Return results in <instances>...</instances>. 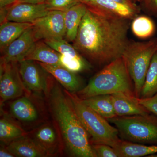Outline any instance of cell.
Here are the masks:
<instances>
[{
  "mask_svg": "<svg viewBox=\"0 0 157 157\" xmlns=\"http://www.w3.org/2000/svg\"><path fill=\"white\" fill-rule=\"evenodd\" d=\"M119 157H148L157 154V145H147L121 140L113 147Z\"/></svg>",
  "mask_w": 157,
  "mask_h": 157,
  "instance_id": "ffe728a7",
  "label": "cell"
},
{
  "mask_svg": "<svg viewBox=\"0 0 157 157\" xmlns=\"http://www.w3.org/2000/svg\"><path fill=\"white\" fill-rule=\"evenodd\" d=\"M111 95L117 116L143 115L151 113L140 104L134 94L120 92Z\"/></svg>",
  "mask_w": 157,
  "mask_h": 157,
  "instance_id": "5bb4252c",
  "label": "cell"
},
{
  "mask_svg": "<svg viewBox=\"0 0 157 157\" xmlns=\"http://www.w3.org/2000/svg\"><path fill=\"white\" fill-rule=\"evenodd\" d=\"M33 24L7 21L0 26V49L3 53L8 46Z\"/></svg>",
  "mask_w": 157,
  "mask_h": 157,
  "instance_id": "44dd1931",
  "label": "cell"
},
{
  "mask_svg": "<svg viewBox=\"0 0 157 157\" xmlns=\"http://www.w3.org/2000/svg\"><path fill=\"white\" fill-rule=\"evenodd\" d=\"M138 101L149 111L157 115V94L149 98H138Z\"/></svg>",
  "mask_w": 157,
  "mask_h": 157,
  "instance_id": "f546056e",
  "label": "cell"
},
{
  "mask_svg": "<svg viewBox=\"0 0 157 157\" xmlns=\"http://www.w3.org/2000/svg\"><path fill=\"white\" fill-rule=\"evenodd\" d=\"M157 50V39L147 42H130L123 54L133 84L134 93L140 98L151 59Z\"/></svg>",
  "mask_w": 157,
  "mask_h": 157,
  "instance_id": "8992f818",
  "label": "cell"
},
{
  "mask_svg": "<svg viewBox=\"0 0 157 157\" xmlns=\"http://www.w3.org/2000/svg\"><path fill=\"white\" fill-rule=\"evenodd\" d=\"M17 2V0H0V8L9 7Z\"/></svg>",
  "mask_w": 157,
  "mask_h": 157,
  "instance_id": "d6a6232c",
  "label": "cell"
},
{
  "mask_svg": "<svg viewBox=\"0 0 157 157\" xmlns=\"http://www.w3.org/2000/svg\"><path fill=\"white\" fill-rule=\"evenodd\" d=\"M137 2H142L143 0H137Z\"/></svg>",
  "mask_w": 157,
  "mask_h": 157,
  "instance_id": "8d00e7d4",
  "label": "cell"
},
{
  "mask_svg": "<svg viewBox=\"0 0 157 157\" xmlns=\"http://www.w3.org/2000/svg\"><path fill=\"white\" fill-rule=\"evenodd\" d=\"M10 112L15 118L24 122H33L39 117V111L27 97H21L11 102Z\"/></svg>",
  "mask_w": 157,
  "mask_h": 157,
  "instance_id": "d6986e66",
  "label": "cell"
},
{
  "mask_svg": "<svg viewBox=\"0 0 157 157\" xmlns=\"http://www.w3.org/2000/svg\"><path fill=\"white\" fill-rule=\"evenodd\" d=\"M88 9L101 14L132 20L140 12L139 6H132L113 0H80Z\"/></svg>",
  "mask_w": 157,
  "mask_h": 157,
  "instance_id": "8fae6325",
  "label": "cell"
},
{
  "mask_svg": "<svg viewBox=\"0 0 157 157\" xmlns=\"http://www.w3.org/2000/svg\"><path fill=\"white\" fill-rule=\"evenodd\" d=\"M36 42L32 26L11 42L2 53L1 62L19 63L23 60L26 55Z\"/></svg>",
  "mask_w": 157,
  "mask_h": 157,
  "instance_id": "4fadbf2b",
  "label": "cell"
},
{
  "mask_svg": "<svg viewBox=\"0 0 157 157\" xmlns=\"http://www.w3.org/2000/svg\"><path fill=\"white\" fill-rule=\"evenodd\" d=\"M157 94V50L151 59L139 98L144 99L151 98Z\"/></svg>",
  "mask_w": 157,
  "mask_h": 157,
  "instance_id": "d4e9b609",
  "label": "cell"
},
{
  "mask_svg": "<svg viewBox=\"0 0 157 157\" xmlns=\"http://www.w3.org/2000/svg\"><path fill=\"white\" fill-rule=\"evenodd\" d=\"M20 75L27 90L45 93L50 76L38 62L24 60L19 62Z\"/></svg>",
  "mask_w": 157,
  "mask_h": 157,
  "instance_id": "30bf717a",
  "label": "cell"
},
{
  "mask_svg": "<svg viewBox=\"0 0 157 157\" xmlns=\"http://www.w3.org/2000/svg\"><path fill=\"white\" fill-rule=\"evenodd\" d=\"M92 146L97 157H119L112 147L104 144H92Z\"/></svg>",
  "mask_w": 157,
  "mask_h": 157,
  "instance_id": "f1b7e54d",
  "label": "cell"
},
{
  "mask_svg": "<svg viewBox=\"0 0 157 157\" xmlns=\"http://www.w3.org/2000/svg\"><path fill=\"white\" fill-rule=\"evenodd\" d=\"M117 2L128 5L132 7H137L138 6L136 4L137 0H113Z\"/></svg>",
  "mask_w": 157,
  "mask_h": 157,
  "instance_id": "836d02e7",
  "label": "cell"
},
{
  "mask_svg": "<svg viewBox=\"0 0 157 157\" xmlns=\"http://www.w3.org/2000/svg\"><path fill=\"white\" fill-rule=\"evenodd\" d=\"M52 78L49 77L45 94L65 145L74 156L97 157L71 98Z\"/></svg>",
  "mask_w": 157,
  "mask_h": 157,
  "instance_id": "7a4b0ae2",
  "label": "cell"
},
{
  "mask_svg": "<svg viewBox=\"0 0 157 157\" xmlns=\"http://www.w3.org/2000/svg\"><path fill=\"white\" fill-rule=\"evenodd\" d=\"M6 148L15 157H48L45 151L28 135L10 142Z\"/></svg>",
  "mask_w": 157,
  "mask_h": 157,
  "instance_id": "e0dca14e",
  "label": "cell"
},
{
  "mask_svg": "<svg viewBox=\"0 0 157 157\" xmlns=\"http://www.w3.org/2000/svg\"><path fill=\"white\" fill-rule=\"evenodd\" d=\"M38 63L68 91L76 93L82 88V81L76 73L71 72L61 66H52Z\"/></svg>",
  "mask_w": 157,
  "mask_h": 157,
  "instance_id": "9a60e30c",
  "label": "cell"
},
{
  "mask_svg": "<svg viewBox=\"0 0 157 157\" xmlns=\"http://www.w3.org/2000/svg\"><path fill=\"white\" fill-rule=\"evenodd\" d=\"M80 2V0H47L45 4L49 11L56 10L65 12Z\"/></svg>",
  "mask_w": 157,
  "mask_h": 157,
  "instance_id": "83f0119b",
  "label": "cell"
},
{
  "mask_svg": "<svg viewBox=\"0 0 157 157\" xmlns=\"http://www.w3.org/2000/svg\"><path fill=\"white\" fill-rule=\"evenodd\" d=\"M45 3H16L8 8L7 21L33 24L49 12Z\"/></svg>",
  "mask_w": 157,
  "mask_h": 157,
  "instance_id": "7c38bea8",
  "label": "cell"
},
{
  "mask_svg": "<svg viewBox=\"0 0 157 157\" xmlns=\"http://www.w3.org/2000/svg\"><path fill=\"white\" fill-rule=\"evenodd\" d=\"M28 135L45 151L48 157L57 155L61 152L63 138L55 121L44 124Z\"/></svg>",
  "mask_w": 157,
  "mask_h": 157,
  "instance_id": "9c48e42d",
  "label": "cell"
},
{
  "mask_svg": "<svg viewBox=\"0 0 157 157\" xmlns=\"http://www.w3.org/2000/svg\"><path fill=\"white\" fill-rule=\"evenodd\" d=\"M44 41L51 47L63 55L73 57L82 56L73 45L69 43L65 39Z\"/></svg>",
  "mask_w": 157,
  "mask_h": 157,
  "instance_id": "4316f807",
  "label": "cell"
},
{
  "mask_svg": "<svg viewBox=\"0 0 157 157\" xmlns=\"http://www.w3.org/2000/svg\"><path fill=\"white\" fill-rule=\"evenodd\" d=\"M32 28L36 41L65 39L64 12L51 10L45 16L34 21Z\"/></svg>",
  "mask_w": 157,
  "mask_h": 157,
  "instance_id": "52a82bcc",
  "label": "cell"
},
{
  "mask_svg": "<svg viewBox=\"0 0 157 157\" xmlns=\"http://www.w3.org/2000/svg\"><path fill=\"white\" fill-rule=\"evenodd\" d=\"M132 33L137 38L147 39L154 35L156 27L154 22L146 15H138L132 19L131 24Z\"/></svg>",
  "mask_w": 157,
  "mask_h": 157,
  "instance_id": "cb8c5ba5",
  "label": "cell"
},
{
  "mask_svg": "<svg viewBox=\"0 0 157 157\" xmlns=\"http://www.w3.org/2000/svg\"><path fill=\"white\" fill-rule=\"evenodd\" d=\"M117 129L121 140L133 143L157 145V115L115 117L107 120Z\"/></svg>",
  "mask_w": 157,
  "mask_h": 157,
  "instance_id": "277c9868",
  "label": "cell"
},
{
  "mask_svg": "<svg viewBox=\"0 0 157 157\" xmlns=\"http://www.w3.org/2000/svg\"><path fill=\"white\" fill-rule=\"evenodd\" d=\"M87 10V6L80 2L65 11V39L68 42H73L76 39L80 23Z\"/></svg>",
  "mask_w": 157,
  "mask_h": 157,
  "instance_id": "ac0fdd59",
  "label": "cell"
},
{
  "mask_svg": "<svg viewBox=\"0 0 157 157\" xmlns=\"http://www.w3.org/2000/svg\"><path fill=\"white\" fill-rule=\"evenodd\" d=\"M47 0H17L16 3H29L31 4H39L45 3Z\"/></svg>",
  "mask_w": 157,
  "mask_h": 157,
  "instance_id": "d590c367",
  "label": "cell"
},
{
  "mask_svg": "<svg viewBox=\"0 0 157 157\" xmlns=\"http://www.w3.org/2000/svg\"><path fill=\"white\" fill-rule=\"evenodd\" d=\"M60 55L44 41L39 40L34 43L24 60H33L46 64L62 67L60 61Z\"/></svg>",
  "mask_w": 157,
  "mask_h": 157,
  "instance_id": "2e32d148",
  "label": "cell"
},
{
  "mask_svg": "<svg viewBox=\"0 0 157 157\" xmlns=\"http://www.w3.org/2000/svg\"><path fill=\"white\" fill-rule=\"evenodd\" d=\"M120 92L135 94L134 84L122 56L104 66L87 85L76 94L84 100L100 95Z\"/></svg>",
  "mask_w": 157,
  "mask_h": 157,
  "instance_id": "3957f363",
  "label": "cell"
},
{
  "mask_svg": "<svg viewBox=\"0 0 157 157\" xmlns=\"http://www.w3.org/2000/svg\"><path fill=\"white\" fill-rule=\"evenodd\" d=\"M27 135L19 125L8 118L3 117L0 120V140L2 143L8 144Z\"/></svg>",
  "mask_w": 157,
  "mask_h": 157,
  "instance_id": "603a6c76",
  "label": "cell"
},
{
  "mask_svg": "<svg viewBox=\"0 0 157 157\" xmlns=\"http://www.w3.org/2000/svg\"><path fill=\"white\" fill-rule=\"evenodd\" d=\"M0 157H14V155L9 151L7 148H1L0 150Z\"/></svg>",
  "mask_w": 157,
  "mask_h": 157,
  "instance_id": "e575fe53",
  "label": "cell"
},
{
  "mask_svg": "<svg viewBox=\"0 0 157 157\" xmlns=\"http://www.w3.org/2000/svg\"><path fill=\"white\" fill-rule=\"evenodd\" d=\"M16 62H1V103L21 97L26 90Z\"/></svg>",
  "mask_w": 157,
  "mask_h": 157,
  "instance_id": "ba28073f",
  "label": "cell"
},
{
  "mask_svg": "<svg viewBox=\"0 0 157 157\" xmlns=\"http://www.w3.org/2000/svg\"><path fill=\"white\" fill-rule=\"evenodd\" d=\"M131 21L87 8L73 46L85 58L105 66L122 56L129 42L128 34Z\"/></svg>",
  "mask_w": 157,
  "mask_h": 157,
  "instance_id": "6da1fadb",
  "label": "cell"
},
{
  "mask_svg": "<svg viewBox=\"0 0 157 157\" xmlns=\"http://www.w3.org/2000/svg\"><path fill=\"white\" fill-rule=\"evenodd\" d=\"M65 90L73 101L78 117L92 144H104L113 147L120 141L118 131L115 127L110 125L107 119L87 106L76 93Z\"/></svg>",
  "mask_w": 157,
  "mask_h": 157,
  "instance_id": "5b68a950",
  "label": "cell"
},
{
  "mask_svg": "<svg viewBox=\"0 0 157 157\" xmlns=\"http://www.w3.org/2000/svg\"><path fill=\"white\" fill-rule=\"evenodd\" d=\"M8 7L0 8V23L1 24L7 21V14L8 12Z\"/></svg>",
  "mask_w": 157,
  "mask_h": 157,
  "instance_id": "1f68e13d",
  "label": "cell"
},
{
  "mask_svg": "<svg viewBox=\"0 0 157 157\" xmlns=\"http://www.w3.org/2000/svg\"><path fill=\"white\" fill-rule=\"evenodd\" d=\"M82 101L89 107L106 119L117 117L111 94L94 96Z\"/></svg>",
  "mask_w": 157,
  "mask_h": 157,
  "instance_id": "7402d4cb",
  "label": "cell"
},
{
  "mask_svg": "<svg viewBox=\"0 0 157 157\" xmlns=\"http://www.w3.org/2000/svg\"><path fill=\"white\" fill-rule=\"evenodd\" d=\"M60 61L62 67L73 73L82 72L91 68L90 65L83 56L73 57L61 54Z\"/></svg>",
  "mask_w": 157,
  "mask_h": 157,
  "instance_id": "484cf974",
  "label": "cell"
},
{
  "mask_svg": "<svg viewBox=\"0 0 157 157\" xmlns=\"http://www.w3.org/2000/svg\"><path fill=\"white\" fill-rule=\"evenodd\" d=\"M142 3L149 14L157 16V0H143Z\"/></svg>",
  "mask_w": 157,
  "mask_h": 157,
  "instance_id": "4dcf8cb0",
  "label": "cell"
}]
</instances>
